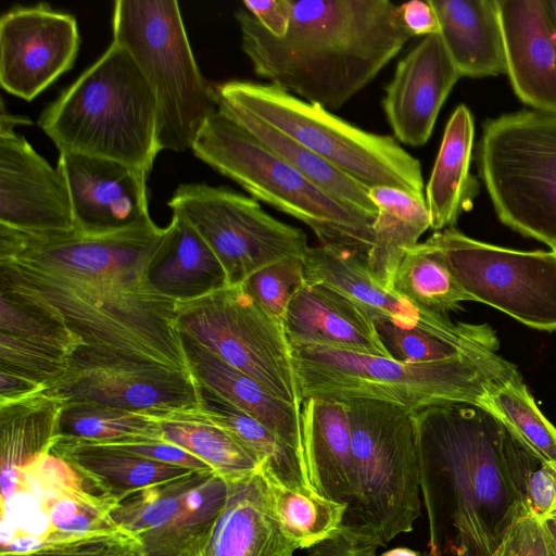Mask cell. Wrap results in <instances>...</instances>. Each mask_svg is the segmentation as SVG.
Listing matches in <instances>:
<instances>
[{
    "instance_id": "obj_9",
    "label": "cell",
    "mask_w": 556,
    "mask_h": 556,
    "mask_svg": "<svg viewBox=\"0 0 556 556\" xmlns=\"http://www.w3.org/2000/svg\"><path fill=\"white\" fill-rule=\"evenodd\" d=\"M113 41L125 48L150 85L160 150L191 149L217 111L215 86L202 75L175 0H117Z\"/></svg>"
},
{
    "instance_id": "obj_2",
    "label": "cell",
    "mask_w": 556,
    "mask_h": 556,
    "mask_svg": "<svg viewBox=\"0 0 556 556\" xmlns=\"http://www.w3.org/2000/svg\"><path fill=\"white\" fill-rule=\"evenodd\" d=\"M413 417L429 555L490 556L531 514L527 480L542 459L478 405H433Z\"/></svg>"
},
{
    "instance_id": "obj_24",
    "label": "cell",
    "mask_w": 556,
    "mask_h": 556,
    "mask_svg": "<svg viewBox=\"0 0 556 556\" xmlns=\"http://www.w3.org/2000/svg\"><path fill=\"white\" fill-rule=\"evenodd\" d=\"M283 330L291 348L325 346L391 358L375 321L352 300L321 285L304 282L293 293Z\"/></svg>"
},
{
    "instance_id": "obj_41",
    "label": "cell",
    "mask_w": 556,
    "mask_h": 556,
    "mask_svg": "<svg viewBox=\"0 0 556 556\" xmlns=\"http://www.w3.org/2000/svg\"><path fill=\"white\" fill-rule=\"evenodd\" d=\"M379 338L391 358L407 364L442 361L473 352L419 328L399 326L390 320L375 323Z\"/></svg>"
},
{
    "instance_id": "obj_15",
    "label": "cell",
    "mask_w": 556,
    "mask_h": 556,
    "mask_svg": "<svg viewBox=\"0 0 556 556\" xmlns=\"http://www.w3.org/2000/svg\"><path fill=\"white\" fill-rule=\"evenodd\" d=\"M229 483L213 470H191L121 500L114 522L147 556H180L218 516Z\"/></svg>"
},
{
    "instance_id": "obj_52",
    "label": "cell",
    "mask_w": 556,
    "mask_h": 556,
    "mask_svg": "<svg viewBox=\"0 0 556 556\" xmlns=\"http://www.w3.org/2000/svg\"><path fill=\"white\" fill-rule=\"evenodd\" d=\"M544 522L556 546V516L545 520Z\"/></svg>"
},
{
    "instance_id": "obj_3",
    "label": "cell",
    "mask_w": 556,
    "mask_h": 556,
    "mask_svg": "<svg viewBox=\"0 0 556 556\" xmlns=\"http://www.w3.org/2000/svg\"><path fill=\"white\" fill-rule=\"evenodd\" d=\"M285 36L245 9L236 14L241 49L255 74L328 111L364 89L414 37L389 0H287Z\"/></svg>"
},
{
    "instance_id": "obj_20",
    "label": "cell",
    "mask_w": 556,
    "mask_h": 556,
    "mask_svg": "<svg viewBox=\"0 0 556 556\" xmlns=\"http://www.w3.org/2000/svg\"><path fill=\"white\" fill-rule=\"evenodd\" d=\"M460 77L440 34L422 37L399 61L381 102L397 142L412 147L427 143L442 105Z\"/></svg>"
},
{
    "instance_id": "obj_36",
    "label": "cell",
    "mask_w": 556,
    "mask_h": 556,
    "mask_svg": "<svg viewBox=\"0 0 556 556\" xmlns=\"http://www.w3.org/2000/svg\"><path fill=\"white\" fill-rule=\"evenodd\" d=\"M392 291L425 311L442 315L460 308L463 302L473 301L452 274L443 251L431 237L405 252Z\"/></svg>"
},
{
    "instance_id": "obj_54",
    "label": "cell",
    "mask_w": 556,
    "mask_h": 556,
    "mask_svg": "<svg viewBox=\"0 0 556 556\" xmlns=\"http://www.w3.org/2000/svg\"><path fill=\"white\" fill-rule=\"evenodd\" d=\"M553 251H555V253H556V250H553Z\"/></svg>"
},
{
    "instance_id": "obj_27",
    "label": "cell",
    "mask_w": 556,
    "mask_h": 556,
    "mask_svg": "<svg viewBox=\"0 0 556 556\" xmlns=\"http://www.w3.org/2000/svg\"><path fill=\"white\" fill-rule=\"evenodd\" d=\"M444 47L462 77L506 73L496 0H429Z\"/></svg>"
},
{
    "instance_id": "obj_5",
    "label": "cell",
    "mask_w": 556,
    "mask_h": 556,
    "mask_svg": "<svg viewBox=\"0 0 556 556\" xmlns=\"http://www.w3.org/2000/svg\"><path fill=\"white\" fill-rule=\"evenodd\" d=\"M59 152L123 163L149 178L160 150L154 93L129 52H105L40 114Z\"/></svg>"
},
{
    "instance_id": "obj_21",
    "label": "cell",
    "mask_w": 556,
    "mask_h": 556,
    "mask_svg": "<svg viewBox=\"0 0 556 556\" xmlns=\"http://www.w3.org/2000/svg\"><path fill=\"white\" fill-rule=\"evenodd\" d=\"M56 167L66 184L75 228L104 231L151 222L148 179L109 159L59 152Z\"/></svg>"
},
{
    "instance_id": "obj_45",
    "label": "cell",
    "mask_w": 556,
    "mask_h": 556,
    "mask_svg": "<svg viewBox=\"0 0 556 556\" xmlns=\"http://www.w3.org/2000/svg\"><path fill=\"white\" fill-rule=\"evenodd\" d=\"M526 497L530 513L539 519L556 516V468L541 460L529 473Z\"/></svg>"
},
{
    "instance_id": "obj_46",
    "label": "cell",
    "mask_w": 556,
    "mask_h": 556,
    "mask_svg": "<svg viewBox=\"0 0 556 556\" xmlns=\"http://www.w3.org/2000/svg\"><path fill=\"white\" fill-rule=\"evenodd\" d=\"M112 445L144 458L190 470H212L203 460L167 441H142Z\"/></svg>"
},
{
    "instance_id": "obj_38",
    "label": "cell",
    "mask_w": 556,
    "mask_h": 556,
    "mask_svg": "<svg viewBox=\"0 0 556 556\" xmlns=\"http://www.w3.org/2000/svg\"><path fill=\"white\" fill-rule=\"evenodd\" d=\"M264 478L274 514L283 533L300 549H308L341 528L348 509L345 504L319 494H304Z\"/></svg>"
},
{
    "instance_id": "obj_16",
    "label": "cell",
    "mask_w": 556,
    "mask_h": 556,
    "mask_svg": "<svg viewBox=\"0 0 556 556\" xmlns=\"http://www.w3.org/2000/svg\"><path fill=\"white\" fill-rule=\"evenodd\" d=\"M47 390L65 402L89 401L135 412L200 406L191 372L85 346L72 354L64 375Z\"/></svg>"
},
{
    "instance_id": "obj_28",
    "label": "cell",
    "mask_w": 556,
    "mask_h": 556,
    "mask_svg": "<svg viewBox=\"0 0 556 556\" xmlns=\"http://www.w3.org/2000/svg\"><path fill=\"white\" fill-rule=\"evenodd\" d=\"M473 139L472 114L465 104H459L447 121L425 189L431 229L435 231L455 227L479 194V180L470 172Z\"/></svg>"
},
{
    "instance_id": "obj_25",
    "label": "cell",
    "mask_w": 556,
    "mask_h": 556,
    "mask_svg": "<svg viewBox=\"0 0 556 556\" xmlns=\"http://www.w3.org/2000/svg\"><path fill=\"white\" fill-rule=\"evenodd\" d=\"M301 425L304 462L315 490L326 498L351 507L355 497V480L345 403L305 399L301 405Z\"/></svg>"
},
{
    "instance_id": "obj_32",
    "label": "cell",
    "mask_w": 556,
    "mask_h": 556,
    "mask_svg": "<svg viewBox=\"0 0 556 556\" xmlns=\"http://www.w3.org/2000/svg\"><path fill=\"white\" fill-rule=\"evenodd\" d=\"M143 413L159 421L163 441L197 456L226 481L243 478L261 468L257 458L200 406Z\"/></svg>"
},
{
    "instance_id": "obj_26",
    "label": "cell",
    "mask_w": 556,
    "mask_h": 556,
    "mask_svg": "<svg viewBox=\"0 0 556 556\" xmlns=\"http://www.w3.org/2000/svg\"><path fill=\"white\" fill-rule=\"evenodd\" d=\"M180 336L197 382L262 422L304 459L301 408L275 396L258 381L223 361L189 334L180 331Z\"/></svg>"
},
{
    "instance_id": "obj_51",
    "label": "cell",
    "mask_w": 556,
    "mask_h": 556,
    "mask_svg": "<svg viewBox=\"0 0 556 556\" xmlns=\"http://www.w3.org/2000/svg\"><path fill=\"white\" fill-rule=\"evenodd\" d=\"M105 556H147V554L139 542L132 539L117 545Z\"/></svg>"
},
{
    "instance_id": "obj_11",
    "label": "cell",
    "mask_w": 556,
    "mask_h": 556,
    "mask_svg": "<svg viewBox=\"0 0 556 556\" xmlns=\"http://www.w3.org/2000/svg\"><path fill=\"white\" fill-rule=\"evenodd\" d=\"M117 503L66 460L45 453L1 492L0 555L130 536L112 518Z\"/></svg>"
},
{
    "instance_id": "obj_30",
    "label": "cell",
    "mask_w": 556,
    "mask_h": 556,
    "mask_svg": "<svg viewBox=\"0 0 556 556\" xmlns=\"http://www.w3.org/2000/svg\"><path fill=\"white\" fill-rule=\"evenodd\" d=\"M65 401L46 390L0 404L1 491L17 472L45 453L60 438V415Z\"/></svg>"
},
{
    "instance_id": "obj_40",
    "label": "cell",
    "mask_w": 556,
    "mask_h": 556,
    "mask_svg": "<svg viewBox=\"0 0 556 556\" xmlns=\"http://www.w3.org/2000/svg\"><path fill=\"white\" fill-rule=\"evenodd\" d=\"M0 333L62 352L68 356L81 341L54 320L0 293Z\"/></svg>"
},
{
    "instance_id": "obj_49",
    "label": "cell",
    "mask_w": 556,
    "mask_h": 556,
    "mask_svg": "<svg viewBox=\"0 0 556 556\" xmlns=\"http://www.w3.org/2000/svg\"><path fill=\"white\" fill-rule=\"evenodd\" d=\"M132 539L134 538L131 536H123L72 546L46 548L29 553L2 554L0 556H105L117 545Z\"/></svg>"
},
{
    "instance_id": "obj_48",
    "label": "cell",
    "mask_w": 556,
    "mask_h": 556,
    "mask_svg": "<svg viewBox=\"0 0 556 556\" xmlns=\"http://www.w3.org/2000/svg\"><path fill=\"white\" fill-rule=\"evenodd\" d=\"M401 17L413 36L440 33L439 22L429 0H413L400 5Z\"/></svg>"
},
{
    "instance_id": "obj_33",
    "label": "cell",
    "mask_w": 556,
    "mask_h": 556,
    "mask_svg": "<svg viewBox=\"0 0 556 556\" xmlns=\"http://www.w3.org/2000/svg\"><path fill=\"white\" fill-rule=\"evenodd\" d=\"M369 197L378 212L372 225L374 244L367 254L366 266L379 283L392 290L395 271L405 252L431 228V219L426 201L404 190L372 187L369 188Z\"/></svg>"
},
{
    "instance_id": "obj_31",
    "label": "cell",
    "mask_w": 556,
    "mask_h": 556,
    "mask_svg": "<svg viewBox=\"0 0 556 556\" xmlns=\"http://www.w3.org/2000/svg\"><path fill=\"white\" fill-rule=\"evenodd\" d=\"M200 407L216 424L233 434L260 462L269 480L304 493L318 494L302 455L262 422L200 384Z\"/></svg>"
},
{
    "instance_id": "obj_6",
    "label": "cell",
    "mask_w": 556,
    "mask_h": 556,
    "mask_svg": "<svg viewBox=\"0 0 556 556\" xmlns=\"http://www.w3.org/2000/svg\"><path fill=\"white\" fill-rule=\"evenodd\" d=\"M343 402L351 426L355 497L342 526L384 547L410 532L421 513L413 412L377 400Z\"/></svg>"
},
{
    "instance_id": "obj_7",
    "label": "cell",
    "mask_w": 556,
    "mask_h": 556,
    "mask_svg": "<svg viewBox=\"0 0 556 556\" xmlns=\"http://www.w3.org/2000/svg\"><path fill=\"white\" fill-rule=\"evenodd\" d=\"M191 150L251 198L307 225L321 245L357 253L366 261L375 219L321 191L220 110L206 119Z\"/></svg>"
},
{
    "instance_id": "obj_19",
    "label": "cell",
    "mask_w": 556,
    "mask_h": 556,
    "mask_svg": "<svg viewBox=\"0 0 556 556\" xmlns=\"http://www.w3.org/2000/svg\"><path fill=\"white\" fill-rule=\"evenodd\" d=\"M31 124L1 104L0 225L26 231L75 228L70 193L58 167H52L14 128Z\"/></svg>"
},
{
    "instance_id": "obj_1",
    "label": "cell",
    "mask_w": 556,
    "mask_h": 556,
    "mask_svg": "<svg viewBox=\"0 0 556 556\" xmlns=\"http://www.w3.org/2000/svg\"><path fill=\"white\" fill-rule=\"evenodd\" d=\"M174 230L173 218L104 231L0 225V293L62 325L81 346L191 372L177 302L150 281Z\"/></svg>"
},
{
    "instance_id": "obj_37",
    "label": "cell",
    "mask_w": 556,
    "mask_h": 556,
    "mask_svg": "<svg viewBox=\"0 0 556 556\" xmlns=\"http://www.w3.org/2000/svg\"><path fill=\"white\" fill-rule=\"evenodd\" d=\"M60 437L100 444L163 440L159 421L143 412L97 402H65L60 415Z\"/></svg>"
},
{
    "instance_id": "obj_23",
    "label": "cell",
    "mask_w": 556,
    "mask_h": 556,
    "mask_svg": "<svg viewBox=\"0 0 556 556\" xmlns=\"http://www.w3.org/2000/svg\"><path fill=\"white\" fill-rule=\"evenodd\" d=\"M511 87L532 110L556 113V25L545 0H496Z\"/></svg>"
},
{
    "instance_id": "obj_13",
    "label": "cell",
    "mask_w": 556,
    "mask_h": 556,
    "mask_svg": "<svg viewBox=\"0 0 556 556\" xmlns=\"http://www.w3.org/2000/svg\"><path fill=\"white\" fill-rule=\"evenodd\" d=\"M222 263L229 286L289 257H304L305 232L266 213L258 201L227 187L181 184L167 202Z\"/></svg>"
},
{
    "instance_id": "obj_42",
    "label": "cell",
    "mask_w": 556,
    "mask_h": 556,
    "mask_svg": "<svg viewBox=\"0 0 556 556\" xmlns=\"http://www.w3.org/2000/svg\"><path fill=\"white\" fill-rule=\"evenodd\" d=\"M303 258L289 257L270 264L243 282L260 306L282 326L290 300L305 280Z\"/></svg>"
},
{
    "instance_id": "obj_18",
    "label": "cell",
    "mask_w": 556,
    "mask_h": 556,
    "mask_svg": "<svg viewBox=\"0 0 556 556\" xmlns=\"http://www.w3.org/2000/svg\"><path fill=\"white\" fill-rule=\"evenodd\" d=\"M80 36L76 18L47 3L16 5L0 18V84L30 101L70 71Z\"/></svg>"
},
{
    "instance_id": "obj_35",
    "label": "cell",
    "mask_w": 556,
    "mask_h": 556,
    "mask_svg": "<svg viewBox=\"0 0 556 556\" xmlns=\"http://www.w3.org/2000/svg\"><path fill=\"white\" fill-rule=\"evenodd\" d=\"M163 255L150 273L152 286L163 295L187 302L229 286L226 271L206 242L181 217Z\"/></svg>"
},
{
    "instance_id": "obj_39",
    "label": "cell",
    "mask_w": 556,
    "mask_h": 556,
    "mask_svg": "<svg viewBox=\"0 0 556 556\" xmlns=\"http://www.w3.org/2000/svg\"><path fill=\"white\" fill-rule=\"evenodd\" d=\"M489 405L493 415L510 427L542 460L556 468V428L539 409L522 376L495 390Z\"/></svg>"
},
{
    "instance_id": "obj_12",
    "label": "cell",
    "mask_w": 556,
    "mask_h": 556,
    "mask_svg": "<svg viewBox=\"0 0 556 556\" xmlns=\"http://www.w3.org/2000/svg\"><path fill=\"white\" fill-rule=\"evenodd\" d=\"M176 319L180 331L275 396L301 408L303 400L283 326L260 306L243 283L177 302Z\"/></svg>"
},
{
    "instance_id": "obj_10",
    "label": "cell",
    "mask_w": 556,
    "mask_h": 556,
    "mask_svg": "<svg viewBox=\"0 0 556 556\" xmlns=\"http://www.w3.org/2000/svg\"><path fill=\"white\" fill-rule=\"evenodd\" d=\"M476 157L498 219L556 250V113L526 109L485 121Z\"/></svg>"
},
{
    "instance_id": "obj_17",
    "label": "cell",
    "mask_w": 556,
    "mask_h": 556,
    "mask_svg": "<svg viewBox=\"0 0 556 556\" xmlns=\"http://www.w3.org/2000/svg\"><path fill=\"white\" fill-rule=\"evenodd\" d=\"M304 279L345 295L376 323L390 320L419 328L473 352L497 353L500 341L486 324L452 321L447 315L425 311L379 283L354 252L327 245L309 247L304 255Z\"/></svg>"
},
{
    "instance_id": "obj_44",
    "label": "cell",
    "mask_w": 556,
    "mask_h": 556,
    "mask_svg": "<svg viewBox=\"0 0 556 556\" xmlns=\"http://www.w3.org/2000/svg\"><path fill=\"white\" fill-rule=\"evenodd\" d=\"M490 556H556V546L545 522L529 514L509 528Z\"/></svg>"
},
{
    "instance_id": "obj_34",
    "label": "cell",
    "mask_w": 556,
    "mask_h": 556,
    "mask_svg": "<svg viewBox=\"0 0 556 556\" xmlns=\"http://www.w3.org/2000/svg\"><path fill=\"white\" fill-rule=\"evenodd\" d=\"M217 106L321 191L348 207L376 218L378 211L369 197V188L253 114L220 101H217Z\"/></svg>"
},
{
    "instance_id": "obj_14",
    "label": "cell",
    "mask_w": 556,
    "mask_h": 556,
    "mask_svg": "<svg viewBox=\"0 0 556 556\" xmlns=\"http://www.w3.org/2000/svg\"><path fill=\"white\" fill-rule=\"evenodd\" d=\"M431 238L475 302L488 304L521 324L556 331V253L519 251L472 239L455 227Z\"/></svg>"
},
{
    "instance_id": "obj_4",
    "label": "cell",
    "mask_w": 556,
    "mask_h": 556,
    "mask_svg": "<svg viewBox=\"0 0 556 556\" xmlns=\"http://www.w3.org/2000/svg\"><path fill=\"white\" fill-rule=\"evenodd\" d=\"M291 354L302 400H377L413 413L447 403L490 412V395L521 376L515 364L490 352L418 364L325 346L291 348Z\"/></svg>"
},
{
    "instance_id": "obj_47",
    "label": "cell",
    "mask_w": 556,
    "mask_h": 556,
    "mask_svg": "<svg viewBox=\"0 0 556 556\" xmlns=\"http://www.w3.org/2000/svg\"><path fill=\"white\" fill-rule=\"evenodd\" d=\"M242 5L269 34L286 35L290 22L287 0H245Z\"/></svg>"
},
{
    "instance_id": "obj_8",
    "label": "cell",
    "mask_w": 556,
    "mask_h": 556,
    "mask_svg": "<svg viewBox=\"0 0 556 556\" xmlns=\"http://www.w3.org/2000/svg\"><path fill=\"white\" fill-rule=\"evenodd\" d=\"M217 101L240 108L367 188L393 187L425 200L421 164L393 136L361 129L269 83L215 85Z\"/></svg>"
},
{
    "instance_id": "obj_29",
    "label": "cell",
    "mask_w": 556,
    "mask_h": 556,
    "mask_svg": "<svg viewBox=\"0 0 556 556\" xmlns=\"http://www.w3.org/2000/svg\"><path fill=\"white\" fill-rule=\"evenodd\" d=\"M51 453L66 460L118 502L137 491L191 471L112 445L68 437H60Z\"/></svg>"
},
{
    "instance_id": "obj_22",
    "label": "cell",
    "mask_w": 556,
    "mask_h": 556,
    "mask_svg": "<svg viewBox=\"0 0 556 556\" xmlns=\"http://www.w3.org/2000/svg\"><path fill=\"white\" fill-rule=\"evenodd\" d=\"M228 483L225 506L180 556H293L299 547L274 514L262 472Z\"/></svg>"
},
{
    "instance_id": "obj_43",
    "label": "cell",
    "mask_w": 556,
    "mask_h": 556,
    "mask_svg": "<svg viewBox=\"0 0 556 556\" xmlns=\"http://www.w3.org/2000/svg\"><path fill=\"white\" fill-rule=\"evenodd\" d=\"M71 356L0 333V370L33 380L47 389L67 369Z\"/></svg>"
},
{
    "instance_id": "obj_50",
    "label": "cell",
    "mask_w": 556,
    "mask_h": 556,
    "mask_svg": "<svg viewBox=\"0 0 556 556\" xmlns=\"http://www.w3.org/2000/svg\"><path fill=\"white\" fill-rule=\"evenodd\" d=\"M47 388L20 375L0 370V404L46 391Z\"/></svg>"
},
{
    "instance_id": "obj_53",
    "label": "cell",
    "mask_w": 556,
    "mask_h": 556,
    "mask_svg": "<svg viewBox=\"0 0 556 556\" xmlns=\"http://www.w3.org/2000/svg\"><path fill=\"white\" fill-rule=\"evenodd\" d=\"M545 3L552 20L556 25V0H545Z\"/></svg>"
}]
</instances>
